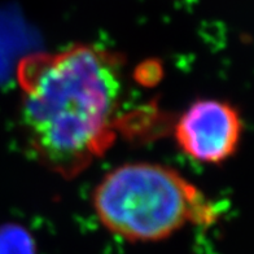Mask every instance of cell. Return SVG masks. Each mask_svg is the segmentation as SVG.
Wrapping results in <instances>:
<instances>
[{
	"label": "cell",
	"mask_w": 254,
	"mask_h": 254,
	"mask_svg": "<svg viewBox=\"0 0 254 254\" xmlns=\"http://www.w3.org/2000/svg\"><path fill=\"white\" fill-rule=\"evenodd\" d=\"M17 80L26 140L47 169L70 179L109 148L124 90L118 55L92 44L29 55Z\"/></svg>",
	"instance_id": "1"
},
{
	"label": "cell",
	"mask_w": 254,
	"mask_h": 254,
	"mask_svg": "<svg viewBox=\"0 0 254 254\" xmlns=\"http://www.w3.org/2000/svg\"><path fill=\"white\" fill-rule=\"evenodd\" d=\"M92 205L104 227L127 241H160L190 222L213 221L197 187L173 167L153 162L109 171L95 188Z\"/></svg>",
	"instance_id": "2"
},
{
	"label": "cell",
	"mask_w": 254,
	"mask_h": 254,
	"mask_svg": "<svg viewBox=\"0 0 254 254\" xmlns=\"http://www.w3.org/2000/svg\"><path fill=\"white\" fill-rule=\"evenodd\" d=\"M243 120L234 105L215 99L190 104L174 127L177 144L188 157L209 165L223 164L236 153Z\"/></svg>",
	"instance_id": "3"
},
{
	"label": "cell",
	"mask_w": 254,
	"mask_h": 254,
	"mask_svg": "<svg viewBox=\"0 0 254 254\" xmlns=\"http://www.w3.org/2000/svg\"><path fill=\"white\" fill-rule=\"evenodd\" d=\"M29 232L18 226L0 228V254H37Z\"/></svg>",
	"instance_id": "4"
}]
</instances>
